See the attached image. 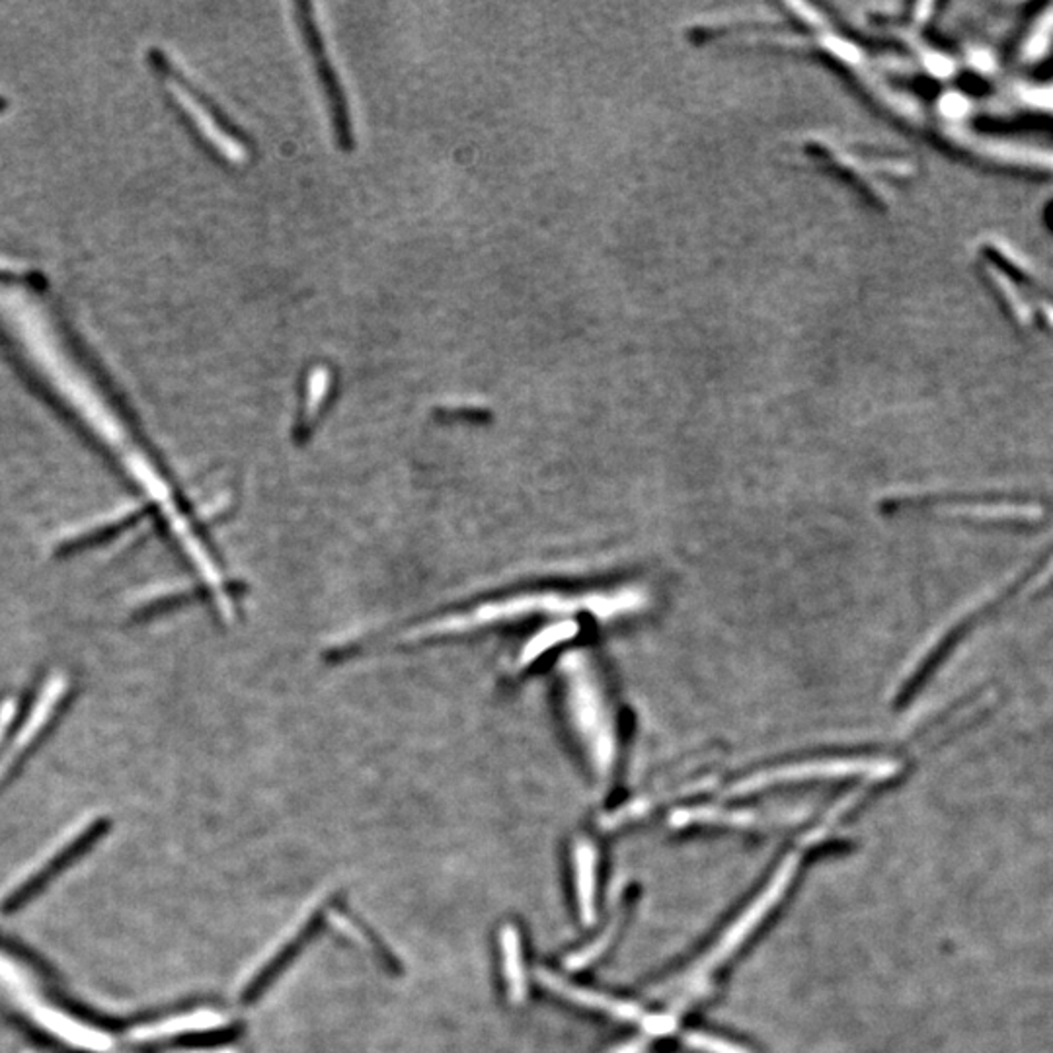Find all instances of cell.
I'll use <instances>...</instances> for the list:
<instances>
[{
  "label": "cell",
  "mask_w": 1053,
  "mask_h": 1053,
  "mask_svg": "<svg viewBox=\"0 0 1053 1053\" xmlns=\"http://www.w3.org/2000/svg\"><path fill=\"white\" fill-rule=\"evenodd\" d=\"M896 771L894 763L888 761H822V763H806L798 767L776 768L767 773L745 778L732 786V794L753 793L767 788L773 784L796 783L806 778H829V776L870 775L874 778H886Z\"/></svg>",
  "instance_id": "cell-6"
},
{
  "label": "cell",
  "mask_w": 1053,
  "mask_h": 1053,
  "mask_svg": "<svg viewBox=\"0 0 1053 1053\" xmlns=\"http://www.w3.org/2000/svg\"><path fill=\"white\" fill-rule=\"evenodd\" d=\"M570 706L576 720V727L580 730L581 740L588 747L589 757L601 776L611 773L615 761V740L607 719L603 699L597 691V685L580 665L570 670Z\"/></svg>",
  "instance_id": "cell-3"
},
{
  "label": "cell",
  "mask_w": 1053,
  "mask_h": 1053,
  "mask_svg": "<svg viewBox=\"0 0 1053 1053\" xmlns=\"http://www.w3.org/2000/svg\"><path fill=\"white\" fill-rule=\"evenodd\" d=\"M148 512L151 509H148L147 504L123 507L122 512L91 523V525L82 527L81 531L69 533L65 537H61L58 543V550L61 555H73L82 548L96 547V545H102L106 540L115 539L117 535H122L127 529H133L137 523L143 522L145 514H148Z\"/></svg>",
  "instance_id": "cell-8"
},
{
  "label": "cell",
  "mask_w": 1053,
  "mask_h": 1053,
  "mask_svg": "<svg viewBox=\"0 0 1053 1053\" xmlns=\"http://www.w3.org/2000/svg\"><path fill=\"white\" fill-rule=\"evenodd\" d=\"M537 978H539L543 988L553 991L555 995L562 997L570 1003L580 1004V1006L593 1009V1011H601V1013H607L612 1019H619V1021L640 1022L644 1019V1013L638 1004L619 1001L615 997L603 995V993H597L591 989L578 988V985L564 980L560 975H556L555 972L539 970Z\"/></svg>",
  "instance_id": "cell-7"
},
{
  "label": "cell",
  "mask_w": 1053,
  "mask_h": 1053,
  "mask_svg": "<svg viewBox=\"0 0 1053 1053\" xmlns=\"http://www.w3.org/2000/svg\"><path fill=\"white\" fill-rule=\"evenodd\" d=\"M619 919H621V915H615L611 919V923L605 927L603 932H601L593 942H589L588 947H584L581 950H578L576 954L570 956V958L566 960V966H568L570 970H581V968H586L589 963L596 962L597 958L603 954L605 948L609 947L611 940L615 939L617 929H619Z\"/></svg>",
  "instance_id": "cell-11"
},
{
  "label": "cell",
  "mask_w": 1053,
  "mask_h": 1053,
  "mask_svg": "<svg viewBox=\"0 0 1053 1053\" xmlns=\"http://www.w3.org/2000/svg\"><path fill=\"white\" fill-rule=\"evenodd\" d=\"M646 1045L642 1042H632V1044L622 1045L615 1053H642Z\"/></svg>",
  "instance_id": "cell-13"
},
{
  "label": "cell",
  "mask_w": 1053,
  "mask_h": 1053,
  "mask_svg": "<svg viewBox=\"0 0 1053 1053\" xmlns=\"http://www.w3.org/2000/svg\"><path fill=\"white\" fill-rule=\"evenodd\" d=\"M683 1044L691 1047L694 1052L702 1053H752L747 1052L742 1045L727 1042L724 1037L702 1034V1032H686L683 1034Z\"/></svg>",
  "instance_id": "cell-12"
},
{
  "label": "cell",
  "mask_w": 1053,
  "mask_h": 1053,
  "mask_svg": "<svg viewBox=\"0 0 1053 1053\" xmlns=\"http://www.w3.org/2000/svg\"><path fill=\"white\" fill-rule=\"evenodd\" d=\"M153 66L166 79V89L171 91V96L174 94L182 112L194 123V130L199 131V135L207 140V145L219 151L229 161H245L250 143L238 131L237 125H233L229 117L223 114L221 107L215 106L207 96H202V92L197 91L192 82L186 81V76L176 71V66L172 65L168 59H164L161 51L153 53Z\"/></svg>",
  "instance_id": "cell-2"
},
{
  "label": "cell",
  "mask_w": 1053,
  "mask_h": 1053,
  "mask_svg": "<svg viewBox=\"0 0 1053 1053\" xmlns=\"http://www.w3.org/2000/svg\"><path fill=\"white\" fill-rule=\"evenodd\" d=\"M572 866L578 915L581 923L589 927L596 923L597 919V850L588 839L574 843Z\"/></svg>",
  "instance_id": "cell-10"
},
{
  "label": "cell",
  "mask_w": 1053,
  "mask_h": 1053,
  "mask_svg": "<svg viewBox=\"0 0 1053 1053\" xmlns=\"http://www.w3.org/2000/svg\"><path fill=\"white\" fill-rule=\"evenodd\" d=\"M295 20L301 25V35L307 50L311 53L314 61V69L319 74L320 89L324 92L328 110H330V120H332V131H334L335 143L342 151H351L353 147V131H351L350 112H348V102L343 96L342 86L338 81L334 66L328 59L327 50L322 45L319 25L311 18V4L299 2L295 7Z\"/></svg>",
  "instance_id": "cell-5"
},
{
  "label": "cell",
  "mask_w": 1053,
  "mask_h": 1053,
  "mask_svg": "<svg viewBox=\"0 0 1053 1053\" xmlns=\"http://www.w3.org/2000/svg\"><path fill=\"white\" fill-rule=\"evenodd\" d=\"M798 865H801V853H793L788 857L784 858L783 865L776 868V873L773 874V878L768 880L767 888L761 891L757 898L753 899L752 906L747 907L734 923L727 927L726 932L722 935V939L714 944V947L702 956L699 962L694 963L693 968L689 972L679 975L673 981H668L663 983L662 988L655 989V995H670L671 991H679L681 997H679L675 1004H673V1011H670L673 1016H679L681 1011H685L689 1004L693 1003L696 997H701L704 993V988L709 985V978L711 973L720 968L722 963L726 962L730 956L735 954V950L742 947L745 939L752 935L757 927H760L761 921L767 917L773 907L783 899L784 894L788 890V886L793 882L794 874L798 870Z\"/></svg>",
  "instance_id": "cell-1"
},
{
  "label": "cell",
  "mask_w": 1053,
  "mask_h": 1053,
  "mask_svg": "<svg viewBox=\"0 0 1053 1053\" xmlns=\"http://www.w3.org/2000/svg\"><path fill=\"white\" fill-rule=\"evenodd\" d=\"M110 829H112V824L107 822L106 817L92 819L91 824L86 825L81 833H76L63 847H59L51 855L50 860H45L43 865L38 866L25 880L18 884L17 888L10 891L7 898L2 899L0 911L10 915L24 909L30 901L38 898L41 891L45 890L58 878L59 874L65 873L66 868H71L74 863H79L92 847H96L100 839Z\"/></svg>",
  "instance_id": "cell-4"
},
{
  "label": "cell",
  "mask_w": 1053,
  "mask_h": 1053,
  "mask_svg": "<svg viewBox=\"0 0 1053 1053\" xmlns=\"http://www.w3.org/2000/svg\"><path fill=\"white\" fill-rule=\"evenodd\" d=\"M498 954L502 962V980L509 1003L523 1004L527 999V970L523 956L522 932L517 925L504 923L498 931Z\"/></svg>",
  "instance_id": "cell-9"
}]
</instances>
